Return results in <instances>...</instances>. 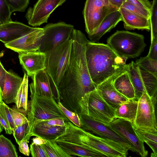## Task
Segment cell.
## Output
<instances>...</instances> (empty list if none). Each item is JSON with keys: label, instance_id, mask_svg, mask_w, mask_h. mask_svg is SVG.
<instances>
[{"label": "cell", "instance_id": "obj_1", "mask_svg": "<svg viewBox=\"0 0 157 157\" xmlns=\"http://www.w3.org/2000/svg\"><path fill=\"white\" fill-rule=\"evenodd\" d=\"M71 38L72 48L68 66L57 88L59 101L68 109L81 113L79 103L86 93L95 90L86 58V44L89 40L80 30L74 29Z\"/></svg>", "mask_w": 157, "mask_h": 157}, {"label": "cell", "instance_id": "obj_2", "mask_svg": "<svg viewBox=\"0 0 157 157\" xmlns=\"http://www.w3.org/2000/svg\"><path fill=\"white\" fill-rule=\"evenodd\" d=\"M85 55L90 76L96 86L109 77L127 70L128 59L118 55L108 44L89 40Z\"/></svg>", "mask_w": 157, "mask_h": 157}, {"label": "cell", "instance_id": "obj_3", "mask_svg": "<svg viewBox=\"0 0 157 157\" xmlns=\"http://www.w3.org/2000/svg\"><path fill=\"white\" fill-rule=\"evenodd\" d=\"M70 38L46 54V71L54 98L59 100L58 86L63 79L69 63L72 48Z\"/></svg>", "mask_w": 157, "mask_h": 157}, {"label": "cell", "instance_id": "obj_4", "mask_svg": "<svg viewBox=\"0 0 157 157\" xmlns=\"http://www.w3.org/2000/svg\"><path fill=\"white\" fill-rule=\"evenodd\" d=\"M30 92L31 101L27 114L29 128L25 139L29 140L33 127L37 122L55 118H62L65 121H70L53 97L41 96Z\"/></svg>", "mask_w": 157, "mask_h": 157}, {"label": "cell", "instance_id": "obj_5", "mask_svg": "<svg viewBox=\"0 0 157 157\" xmlns=\"http://www.w3.org/2000/svg\"><path fill=\"white\" fill-rule=\"evenodd\" d=\"M107 42L118 55L128 59L139 56L146 46L143 35L124 30L117 31Z\"/></svg>", "mask_w": 157, "mask_h": 157}, {"label": "cell", "instance_id": "obj_6", "mask_svg": "<svg viewBox=\"0 0 157 157\" xmlns=\"http://www.w3.org/2000/svg\"><path fill=\"white\" fill-rule=\"evenodd\" d=\"M81 113L106 124L115 118V109L109 105L96 89L86 93L79 103Z\"/></svg>", "mask_w": 157, "mask_h": 157}, {"label": "cell", "instance_id": "obj_7", "mask_svg": "<svg viewBox=\"0 0 157 157\" xmlns=\"http://www.w3.org/2000/svg\"><path fill=\"white\" fill-rule=\"evenodd\" d=\"M80 141L84 148L100 152L106 157H125L129 150L121 144L98 137L85 131L82 134Z\"/></svg>", "mask_w": 157, "mask_h": 157}, {"label": "cell", "instance_id": "obj_8", "mask_svg": "<svg viewBox=\"0 0 157 157\" xmlns=\"http://www.w3.org/2000/svg\"><path fill=\"white\" fill-rule=\"evenodd\" d=\"M118 10L109 0H86L83 14L88 35L97 29L106 16Z\"/></svg>", "mask_w": 157, "mask_h": 157}, {"label": "cell", "instance_id": "obj_9", "mask_svg": "<svg viewBox=\"0 0 157 157\" xmlns=\"http://www.w3.org/2000/svg\"><path fill=\"white\" fill-rule=\"evenodd\" d=\"M40 51L47 53L71 37L74 29L73 25L63 22L49 23L43 28Z\"/></svg>", "mask_w": 157, "mask_h": 157}, {"label": "cell", "instance_id": "obj_10", "mask_svg": "<svg viewBox=\"0 0 157 157\" xmlns=\"http://www.w3.org/2000/svg\"><path fill=\"white\" fill-rule=\"evenodd\" d=\"M156 98H151L144 92L138 100L136 115L133 125L143 130L157 132L155 105Z\"/></svg>", "mask_w": 157, "mask_h": 157}, {"label": "cell", "instance_id": "obj_11", "mask_svg": "<svg viewBox=\"0 0 157 157\" xmlns=\"http://www.w3.org/2000/svg\"><path fill=\"white\" fill-rule=\"evenodd\" d=\"M80 119L81 128L94 135L124 145L133 151L131 146L121 136L106 124L85 114H78Z\"/></svg>", "mask_w": 157, "mask_h": 157}, {"label": "cell", "instance_id": "obj_12", "mask_svg": "<svg viewBox=\"0 0 157 157\" xmlns=\"http://www.w3.org/2000/svg\"><path fill=\"white\" fill-rule=\"evenodd\" d=\"M108 125L129 144L133 152L138 153L142 157L147 156L148 151L145 149L144 142L136 132L132 123L124 119L116 118Z\"/></svg>", "mask_w": 157, "mask_h": 157}, {"label": "cell", "instance_id": "obj_13", "mask_svg": "<svg viewBox=\"0 0 157 157\" xmlns=\"http://www.w3.org/2000/svg\"><path fill=\"white\" fill-rule=\"evenodd\" d=\"M67 0H38L33 7H29L25 17L28 24L33 27L47 23L51 14Z\"/></svg>", "mask_w": 157, "mask_h": 157}, {"label": "cell", "instance_id": "obj_14", "mask_svg": "<svg viewBox=\"0 0 157 157\" xmlns=\"http://www.w3.org/2000/svg\"><path fill=\"white\" fill-rule=\"evenodd\" d=\"M44 35L43 28L35 29L25 35L10 42L6 44L7 48L19 53H25L39 50Z\"/></svg>", "mask_w": 157, "mask_h": 157}, {"label": "cell", "instance_id": "obj_15", "mask_svg": "<svg viewBox=\"0 0 157 157\" xmlns=\"http://www.w3.org/2000/svg\"><path fill=\"white\" fill-rule=\"evenodd\" d=\"M20 64L31 77L34 74L46 68L47 55L45 53L38 50L25 53H19Z\"/></svg>", "mask_w": 157, "mask_h": 157}, {"label": "cell", "instance_id": "obj_16", "mask_svg": "<svg viewBox=\"0 0 157 157\" xmlns=\"http://www.w3.org/2000/svg\"><path fill=\"white\" fill-rule=\"evenodd\" d=\"M121 74L109 77L96 86V90L99 94L109 105L115 109L129 100L118 92L113 84L114 79Z\"/></svg>", "mask_w": 157, "mask_h": 157}, {"label": "cell", "instance_id": "obj_17", "mask_svg": "<svg viewBox=\"0 0 157 157\" xmlns=\"http://www.w3.org/2000/svg\"><path fill=\"white\" fill-rule=\"evenodd\" d=\"M36 27L12 20L0 25V41L6 44L14 41L32 32Z\"/></svg>", "mask_w": 157, "mask_h": 157}, {"label": "cell", "instance_id": "obj_18", "mask_svg": "<svg viewBox=\"0 0 157 157\" xmlns=\"http://www.w3.org/2000/svg\"><path fill=\"white\" fill-rule=\"evenodd\" d=\"M119 11L124 22V28L126 30H151L150 19L140 15L124 8H120Z\"/></svg>", "mask_w": 157, "mask_h": 157}, {"label": "cell", "instance_id": "obj_19", "mask_svg": "<svg viewBox=\"0 0 157 157\" xmlns=\"http://www.w3.org/2000/svg\"><path fill=\"white\" fill-rule=\"evenodd\" d=\"M31 77L32 81L29 84L30 92L41 96L54 98L45 69L34 74Z\"/></svg>", "mask_w": 157, "mask_h": 157}, {"label": "cell", "instance_id": "obj_20", "mask_svg": "<svg viewBox=\"0 0 157 157\" xmlns=\"http://www.w3.org/2000/svg\"><path fill=\"white\" fill-rule=\"evenodd\" d=\"M23 79V78L12 72L7 71L2 93V100L6 104L14 103L15 97Z\"/></svg>", "mask_w": 157, "mask_h": 157}, {"label": "cell", "instance_id": "obj_21", "mask_svg": "<svg viewBox=\"0 0 157 157\" xmlns=\"http://www.w3.org/2000/svg\"><path fill=\"white\" fill-rule=\"evenodd\" d=\"M121 21H122V17L119 10L110 13L104 19L97 29L88 35L90 41L98 42L104 34L110 31Z\"/></svg>", "mask_w": 157, "mask_h": 157}, {"label": "cell", "instance_id": "obj_22", "mask_svg": "<svg viewBox=\"0 0 157 157\" xmlns=\"http://www.w3.org/2000/svg\"><path fill=\"white\" fill-rule=\"evenodd\" d=\"M65 129V126H46L38 122L34 124L30 136L39 137L46 140H55Z\"/></svg>", "mask_w": 157, "mask_h": 157}, {"label": "cell", "instance_id": "obj_23", "mask_svg": "<svg viewBox=\"0 0 157 157\" xmlns=\"http://www.w3.org/2000/svg\"><path fill=\"white\" fill-rule=\"evenodd\" d=\"M113 84L116 90L128 99L135 98L134 89L127 71L117 76Z\"/></svg>", "mask_w": 157, "mask_h": 157}, {"label": "cell", "instance_id": "obj_24", "mask_svg": "<svg viewBox=\"0 0 157 157\" xmlns=\"http://www.w3.org/2000/svg\"><path fill=\"white\" fill-rule=\"evenodd\" d=\"M55 141L70 157H106L100 152L87 149L72 143L61 141Z\"/></svg>", "mask_w": 157, "mask_h": 157}, {"label": "cell", "instance_id": "obj_25", "mask_svg": "<svg viewBox=\"0 0 157 157\" xmlns=\"http://www.w3.org/2000/svg\"><path fill=\"white\" fill-rule=\"evenodd\" d=\"M127 72L133 87L135 97L134 100L138 101L145 91L138 67L132 61L127 64Z\"/></svg>", "mask_w": 157, "mask_h": 157}, {"label": "cell", "instance_id": "obj_26", "mask_svg": "<svg viewBox=\"0 0 157 157\" xmlns=\"http://www.w3.org/2000/svg\"><path fill=\"white\" fill-rule=\"evenodd\" d=\"M138 101L129 99L115 109V118H120L133 123L136 118Z\"/></svg>", "mask_w": 157, "mask_h": 157}, {"label": "cell", "instance_id": "obj_27", "mask_svg": "<svg viewBox=\"0 0 157 157\" xmlns=\"http://www.w3.org/2000/svg\"><path fill=\"white\" fill-rule=\"evenodd\" d=\"M146 92L151 98H156L157 75L147 71L138 66Z\"/></svg>", "mask_w": 157, "mask_h": 157}, {"label": "cell", "instance_id": "obj_28", "mask_svg": "<svg viewBox=\"0 0 157 157\" xmlns=\"http://www.w3.org/2000/svg\"><path fill=\"white\" fill-rule=\"evenodd\" d=\"M22 82L15 98L14 103L17 108L21 109L28 112L30 107L28 100V78L24 73Z\"/></svg>", "mask_w": 157, "mask_h": 157}, {"label": "cell", "instance_id": "obj_29", "mask_svg": "<svg viewBox=\"0 0 157 157\" xmlns=\"http://www.w3.org/2000/svg\"><path fill=\"white\" fill-rule=\"evenodd\" d=\"M133 126L136 132L140 138L144 142H145L152 150L153 153L151 154V156L156 157L157 155V132L147 131Z\"/></svg>", "mask_w": 157, "mask_h": 157}, {"label": "cell", "instance_id": "obj_30", "mask_svg": "<svg viewBox=\"0 0 157 157\" xmlns=\"http://www.w3.org/2000/svg\"><path fill=\"white\" fill-rule=\"evenodd\" d=\"M18 157L16 149L11 140L0 135V157Z\"/></svg>", "mask_w": 157, "mask_h": 157}, {"label": "cell", "instance_id": "obj_31", "mask_svg": "<svg viewBox=\"0 0 157 157\" xmlns=\"http://www.w3.org/2000/svg\"><path fill=\"white\" fill-rule=\"evenodd\" d=\"M41 145L48 157H70L57 144L55 140H47Z\"/></svg>", "mask_w": 157, "mask_h": 157}, {"label": "cell", "instance_id": "obj_32", "mask_svg": "<svg viewBox=\"0 0 157 157\" xmlns=\"http://www.w3.org/2000/svg\"><path fill=\"white\" fill-rule=\"evenodd\" d=\"M136 64L141 67L144 70L157 75V60H154L149 58L147 56L141 57L136 60Z\"/></svg>", "mask_w": 157, "mask_h": 157}, {"label": "cell", "instance_id": "obj_33", "mask_svg": "<svg viewBox=\"0 0 157 157\" xmlns=\"http://www.w3.org/2000/svg\"><path fill=\"white\" fill-rule=\"evenodd\" d=\"M151 40L157 37V0H153L151 10Z\"/></svg>", "mask_w": 157, "mask_h": 157}, {"label": "cell", "instance_id": "obj_34", "mask_svg": "<svg viewBox=\"0 0 157 157\" xmlns=\"http://www.w3.org/2000/svg\"><path fill=\"white\" fill-rule=\"evenodd\" d=\"M9 109L16 128L18 126L29 122L26 114V113H28L27 112L25 111H21L17 108L16 109L9 107Z\"/></svg>", "mask_w": 157, "mask_h": 157}, {"label": "cell", "instance_id": "obj_35", "mask_svg": "<svg viewBox=\"0 0 157 157\" xmlns=\"http://www.w3.org/2000/svg\"><path fill=\"white\" fill-rule=\"evenodd\" d=\"M11 12H24L29 3V0H5Z\"/></svg>", "mask_w": 157, "mask_h": 157}, {"label": "cell", "instance_id": "obj_36", "mask_svg": "<svg viewBox=\"0 0 157 157\" xmlns=\"http://www.w3.org/2000/svg\"><path fill=\"white\" fill-rule=\"evenodd\" d=\"M0 114L7 122L13 132L16 128L15 126L10 111L9 107L3 100L0 102Z\"/></svg>", "mask_w": 157, "mask_h": 157}, {"label": "cell", "instance_id": "obj_37", "mask_svg": "<svg viewBox=\"0 0 157 157\" xmlns=\"http://www.w3.org/2000/svg\"><path fill=\"white\" fill-rule=\"evenodd\" d=\"M12 13L9 5L5 0H0V22L1 24L11 21Z\"/></svg>", "mask_w": 157, "mask_h": 157}, {"label": "cell", "instance_id": "obj_38", "mask_svg": "<svg viewBox=\"0 0 157 157\" xmlns=\"http://www.w3.org/2000/svg\"><path fill=\"white\" fill-rule=\"evenodd\" d=\"M29 128V122H26L16 127L13 134L17 143L18 144L22 140L25 139Z\"/></svg>", "mask_w": 157, "mask_h": 157}, {"label": "cell", "instance_id": "obj_39", "mask_svg": "<svg viewBox=\"0 0 157 157\" xmlns=\"http://www.w3.org/2000/svg\"><path fill=\"white\" fill-rule=\"evenodd\" d=\"M57 102L60 109L69 120L75 125L81 127L80 119L78 114L66 108L59 101Z\"/></svg>", "mask_w": 157, "mask_h": 157}, {"label": "cell", "instance_id": "obj_40", "mask_svg": "<svg viewBox=\"0 0 157 157\" xmlns=\"http://www.w3.org/2000/svg\"><path fill=\"white\" fill-rule=\"evenodd\" d=\"M121 8H124L132 12L150 19L151 13L149 12L142 10L128 1L124 2Z\"/></svg>", "mask_w": 157, "mask_h": 157}, {"label": "cell", "instance_id": "obj_41", "mask_svg": "<svg viewBox=\"0 0 157 157\" xmlns=\"http://www.w3.org/2000/svg\"><path fill=\"white\" fill-rule=\"evenodd\" d=\"M30 151L33 157H48L41 145L32 142L30 146Z\"/></svg>", "mask_w": 157, "mask_h": 157}, {"label": "cell", "instance_id": "obj_42", "mask_svg": "<svg viewBox=\"0 0 157 157\" xmlns=\"http://www.w3.org/2000/svg\"><path fill=\"white\" fill-rule=\"evenodd\" d=\"M140 9L149 12L151 10L152 3L149 0H127Z\"/></svg>", "mask_w": 157, "mask_h": 157}, {"label": "cell", "instance_id": "obj_43", "mask_svg": "<svg viewBox=\"0 0 157 157\" xmlns=\"http://www.w3.org/2000/svg\"><path fill=\"white\" fill-rule=\"evenodd\" d=\"M39 122L44 125L49 126H65V121L62 118H55L41 121L37 122Z\"/></svg>", "mask_w": 157, "mask_h": 157}, {"label": "cell", "instance_id": "obj_44", "mask_svg": "<svg viewBox=\"0 0 157 157\" xmlns=\"http://www.w3.org/2000/svg\"><path fill=\"white\" fill-rule=\"evenodd\" d=\"M151 40V45L147 56L150 59L157 60V37Z\"/></svg>", "mask_w": 157, "mask_h": 157}, {"label": "cell", "instance_id": "obj_45", "mask_svg": "<svg viewBox=\"0 0 157 157\" xmlns=\"http://www.w3.org/2000/svg\"><path fill=\"white\" fill-rule=\"evenodd\" d=\"M28 141L27 139H24L21 140L18 144L19 151L26 156H29L30 152L28 144Z\"/></svg>", "mask_w": 157, "mask_h": 157}, {"label": "cell", "instance_id": "obj_46", "mask_svg": "<svg viewBox=\"0 0 157 157\" xmlns=\"http://www.w3.org/2000/svg\"><path fill=\"white\" fill-rule=\"evenodd\" d=\"M4 129L7 134H11L13 131L5 120L0 114V134Z\"/></svg>", "mask_w": 157, "mask_h": 157}, {"label": "cell", "instance_id": "obj_47", "mask_svg": "<svg viewBox=\"0 0 157 157\" xmlns=\"http://www.w3.org/2000/svg\"><path fill=\"white\" fill-rule=\"evenodd\" d=\"M7 73V71L4 68L0 60V87L2 93Z\"/></svg>", "mask_w": 157, "mask_h": 157}, {"label": "cell", "instance_id": "obj_48", "mask_svg": "<svg viewBox=\"0 0 157 157\" xmlns=\"http://www.w3.org/2000/svg\"><path fill=\"white\" fill-rule=\"evenodd\" d=\"M111 3L118 9L121 7L123 3L127 0H109Z\"/></svg>", "mask_w": 157, "mask_h": 157}, {"label": "cell", "instance_id": "obj_49", "mask_svg": "<svg viewBox=\"0 0 157 157\" xmlns=\"http://www.w3.org/2000/svg\"><path fill=\"white\" fill-rule=\"evenodd\" d=\"M33 142L38 145H42L46 143L47 141L39 137L36 136L32 139Z\"/></svg>", "mask_w": 157, "mask_h": 157}, {"label": "cell", "instance_id": "obj_50", "mask_svg": "<svg viewBox=\"0 0 157 157\" xmlns=\"http://www.w3.org/2000/svg\"><path fill=\"white\" fill-rule=\"evenodd\" d=\"M3 101L2 97V91L0 87V102Z\"/></svg>", "mask_w": 157, "mask_h": 157}, {"label": "cell", "instance_id": "obj_51", "mask_svg": "<svg viewBox=\"0 0 157 157\" xmlns=\"http://www.w3.org/2000/svg\"><path fill=\"white\" fill-rule=\"evenodd\" d=\"M1 24V23L0 22V25Z\"/></svg>", "mask_w": 157, "mask_h": 157}]
</instances>
